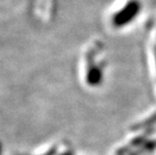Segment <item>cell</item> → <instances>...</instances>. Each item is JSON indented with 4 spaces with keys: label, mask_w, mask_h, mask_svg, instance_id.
<instances>
[{
    "label": "cell",
    "mask_w": 156,
    "mask_h": 155,
    "mask_svg": "<svg viewBox=\"0 0 156 155\" xmlns=\"http://www.w3.org/2000/svg\"><path fill=\"white\" fill-rule=\"evenodd\" d=\"M0 155H2V145H1V142H0Z\"/></svg>",
    "instance_id": "obj_1"
}]
</instances>
